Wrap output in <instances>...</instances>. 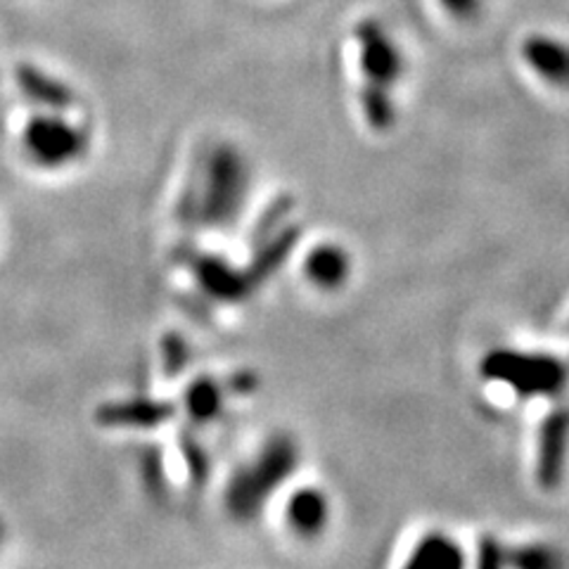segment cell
I'll return each mask as SVG.
<instances>
[{
    "label": "cell",
    "instance_id": "6da1fadb",
    "mask_svg": "<svg viewBox=\"0 0 569 569\" xmlns=\"http://www.w3.org/2000/svg\"><path fill=\"white\" fill-rule=\"evenodd\" d=\"M479 370L489 382L506 385L522 399H560L569 387V363L543 351L493 349Z\"/></svg>",
    "mask_w": 569,
    "mask_h": 569
},
{
    "label": "cell",
    "instance_id": "7a4b0ae2",
    "mask_svg": "<svg viewBox=\"0 0 569 569\" xmlns=\"http://www.w3.org/2000/svg\"><path fill=\"white\" fill-rule=\"evenodd\" d=\"M297 443L290 437H276L263 449L252 468H247L230 491V501L238 515H254L259 506L269 498L297 466Z\"/></svg>",
    "mask_w": 569,
    "mask_h": 569
},
{
    "label": "cell",
    "instance_id": "3957f363",
    "mask_svg": "<svg viewBox=\"0 0 569 569\" xmlns=\"http://www.w3.org/2000/svg\"><path fill=\"white\" fill-rule=\"evenodd\" d=\"M569 456V403L556 399L553 408L546 413L539 427L537 447V479L543 489H556L567 468Z\"/></svg>",
    "mask_w": 569,
    "mask_h": 569
},
{
    "label": "cell",
    "instance_id": "277c9868",
    "mask_svg": "<svg viewBox=\"0 0 569 569\" xmlns=\"http://www.w3.org/2000/svg\"><path fill=\"white\" fill-rule=\"evenodd\" d=\"M353 36L361 50V69L366 81L385 88L395 86L403 74V58L385 27L376 20H363L356 24Z\"/></svg>",
    "mask_w": 569,
    "mask_h": 569
},
{
    "label": "cell",
    "instance_id": "5b68a950",
    "mask_svg": "<svg viewBox=\"0 0 569 569\" xmlns=\"http://www.w3.org/2000/svg\"><path fill=\"white\" fill-rule=\"evenodd\" d=\"M27 142L41 164L62 167L81 154L86 138L62 119L39 117L29 123Z\"/></svg>",
    "mask_w": 569,
    "mask_h": 569
},
{
    "label": "cell",
    "instance_id": "8992f818",
    "mask_svg": "<svg viewBox=\"0 0 569 569\" xmlns=\"http://www.w3.org/2000/svg\"><path fill=\"white\" fill-rule=\"evenodd\" d=\"M247 188V171L236 150H221L211 164V190L209 211L219 221L230 219L238 211Z\"/></svg>",
    "mask_w": 569,
    "mask_h": 569
},
{
    "label": "cell",
    "instance_id": "52a82bcc",
    "mask_svg": "<svg viewBox=\"0 0 569 569\" xmlns=\"http://www.w3.org/2000/svg\"><path fill=\"white\" fill-rule=\"evenodd\" d=\"M525 62L556 88H569V46L550 36H529L522 43Z\"/></svg>",
    "mask_w": 569,
    "mask_h": 569
},
{
    "label": "cell",
    "instance_id": "ba28073f",
    "mask_svg": "<svg viewBox=\"0 0 569 569\" xmlns=\"http://www.w3.org/2000/svg\"><path fill=\"white\" fill-rule=\"evenodd\" d=\"M328 518H330L328 496L320 489H313V487L299 489L290 498L288 520L299 537H307V539L316 537V533L326 529Z\"/></svg>",
    "mask_w": 569,
    "mask_h": 569
},
{
    "label": "cell",
    "instance_id": "9c48e42d",
    "mask_svg": "<svg viewBox=\"0 0 569 569\" xmlns=\"http://www.w3.org/2000/svg\"><path fill=\"white\" fill-rule=\"evenodd\" d=\"M351 271L349 254L337 244H318L307 257V276L320 290H337Z\"/></svg>",
    "mask_w": 569,
    "mask_h": 569
},
{
    "label": "cell",
    "instance_id": "30bf717a",
    "mask_svg": "<svg viewBox=\"0 0 569 569\" xmlns=\"http://www.w3.org/2000/svg\"><path fill=\"white\" fill-rule=\"evenodd\" d=\"M462 565H466V556H462L460 543L441 531L422 537L408 560V567L416 569H458Z\"/></svg>",
    "mask_w": 569,
    "mask_h": 569
},
{
    "label": "cell",
    "instance_id": "8fae6325",
    "mask_svg": "<svg viewBox=\"0 0 569 569\" xmlns=\"http://www.w3.org/2000/svg\"><path fill=\"white\" fill-rule=\"evenodd\" d=\"M17 81L27 91V96L36 102L56 107V110H64L71 104V93L60 81H52L43 71L33 67H20L17 69Z\"/></svg>",
    "mask_w": 569,
    "mask_h": 569
},
{
    "label": "cell",
    "instance_id": "7c38bea8",
    "mask_svg": "<svg viewBox=\"0 0 569 569\" xmlns=\"http://www.w3.org/2000/svg\"><path fill=\"white\" fill-rule=\"evenodd\" d=\"M361 104H363L366 121L376 131H387V129H391V123L397 121L395 102H391L389 88H385V86L366 81L363 91H361Z\"/></svg>",
    "mask_w": 569,
    "mask_h": 569
},
{
    "label": "cell",
    "instance_id": "4fadbf2b",
    "mask_svg": "<svg viewBox=\"0 0 569 569\" xmlns=\"http://www.w3.org/2000/svg\"><path fill=\"white\" fill-rule=\"evenodd\" d=\"M173 413V408L162 403H133V406H110L100 413L102 422L112 425H159Z\"/></svg>",
    "mask_w": 569,
    "mask_h": 569
},
{
    "label": "cell",
    "instance_id": "5bb4252c",
    "mask_svg": "<svg viewBox=\"0 0 569 569\" xmlns=\"http://www.w3.org/2000/svg\"><path fill=\"white\" fill-rule=\"evenodd\" d=\"M202 280L207 282V288L211 292H217L221 297H240L249 288V276H240L236 271H230L226 263L209 259L207 266L202 269Z\"/></svg>",
    "mask_w": 569,
    "mask_h": 569
},
{
    "label": "cell",
    "instance_id": "9a60e30c",
    "mask_svg": "<svg viewBox=\"0 0 569 569\" xmlns=\"http://www.w3.org/2000/svg\"><path fill=\"white\" fill-rule=\"evenodd\" d=\"M219 406H221V395L211 382H198L192 387V391H188V408L200 420L211 418L219 411Z\"/></svg>",
    "mask_w": 569,
    "mask_h": 569
},
{
    "label": "cell",
    "instance_id": "2e32d148",
    "mask_svg": "<svg viewBox=\"0 0 569 569\" xmlns=\"http://www.w3.org/2000/svg\"><path fill=\"white\" fill-rule=\"evenodd\" d=\"M441 6L458 20H472L482 10V0H441Z\"/></svg>",
    "mask_w": 569,
    "mask_h": 569
},
{
    "label": "cell",
    "instance_id": "e0dca14e",
    "mask_svg": "<svg viewBox=\"0 0 569 569\" xmlns=\"http://www.w3.org/2000/svg\"><path fill=\"white\" fill-rule=\"evenodd\" d=\"M515 562H518L520 567H548L550 562H553V558H550L541 548H527V550H522Z\"/></svg>",
    "mask_w": 569,
    "mask_h": 569
},
{
    "label": "cell",
    "instance_id": "ac0fdd59",
    "mask_svg": "<svg viewBox=\"0 0 569 569\" xmlns=\"http://www.w3.org/2000/svg\"><path fill=\"white\" fill-rule=\"evenodd\" d=\"M479 565L482 567H501L503 565V548L496 541H485L482 543V558H479Z\"/></svg>",
    "mask_w": 569,
    "mask_h": 569
}]
</instances>
